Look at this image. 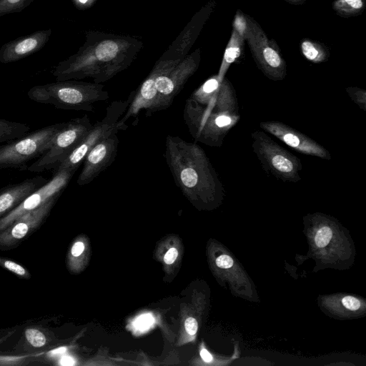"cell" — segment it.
<instances>
[{"label": "cell", "mask_w": 366, "mask_h": 366, "mask_svg": "<svg viewBox=\"0 0 366 366\" xmlns=\"http://www.w3.org/2000/svg\"><path fill=\"white\" fill-rule=\"evenodd\" d=\"M142 46L136 36L88 31L79 50L59 62L52 74L56 81L92 78L102 84L127 69Z\"/></svg>", "instance_id": "obj_1"}, {"label": "cell", "mask_w": 366, "mask_h": 366, "mask_svg": "<svg viewBox=\"0 0 366 366\" xmlns=\"http://www.w3.org/2000/svg\"><path fill=\"white\" fill-rule=\"evenodd\" d=\"M164 157L174 181L182 193L198 204L222 199L224 187L204 149L177 136L166 137Z\"/></svg>", "instance_id": "obj_2"}, {"label": "cell", "mask_w": 366, "mask_h": 366, "mask_svg": "<svg viewBox=\"0 0 366 366\" xmlns=\"http://www.w3.org/2000/svg\"><path fill=\"white\" fill-rule=\"evenodd\" d=\"M183 119L195 141L221 147L227 134L240 119L235 91L229 81L224 77L217 93L205 104L188 98Z\"/></svg>", "instance_id": "obj_3"}, {"label": "cell", "mask_w": 366, "mask_h": 366, "mask_svg": "<svg viewBox=\"0 0 366 366\" xmlns=\"http://www.w3.org/2000/svg\"><path fill=\"white\" fill-rule=\"evenodd\" d=\"M29 98L37 103L51 104L61 109L94 112V104L109 99L104 85L75 79L32 86L27 93Z\"/></svg>", "instance_id": "obj_4"}, {"label": "cell", "mask_w": 366, "mask_h": 366, "mask_svg": "<svg viewBox=\"0 0 366 366\" xmlns=\"http://www.w3.org/2000/svg\"><path fill=\"white\" fill-rule=\"evenodd\" d=\"M64 122L55 123L0 146V169L26 170L27 163L41 157L50 147Z\"/></svg>", "instance_id": "obj_5"}, {"label": "cell", "mask_w": 366, "mask_h": 366, "mask_svg": "<svg viewBox=\"0 0 366 366\" xmlns=\"http://www.w3.org/2000/svg\"><path fill=\"white\" fill-rule=\"evenodd\" d=\"M136 90L130 93L129 97L123 100L112 102L107 108L104 117L87 132L81 142L72 152L59 164L54 172L62 169L77 170L89 150L97 144L113 134L127 127L121 126L119 120L125 113L135 95Z\"/></svg>", "instance_id": "obj_6"}, {"label": "cell", "mask_w": 366, "mask_h": 366, "mask_svg": "<svg viewBox=\"0 0 366 366\" xmlns=\"http://www.w3.org/2000/svg\"><path fill=\"white\" fill-rule=\"evenodd\" d=\"M242 36L247 41L258 69L268 79L281 81L287 76V64L274 39H269L260 25L245 14Z\"/></svg>", "instance_id": "obj_7"}, {"label": "cell", "mask_w": 366, "mask_h": 366, "mask_svg": "<svg viewBox=\"0 0 366 366\" xmlns=\"http://www.w3.org/2000/svg\"><path fill=\"white\" fill-rule=\"evenodd\" d=\"M252 138L253 151L267 174L285 182H297L301 179L302 164L299 158L263 132L255 131Z\"/></svg>", "instance_id": "obj_8"}, {"label": "cell", "mask_w": 366, "mask_h": 366, "mask_svg": "<svg viewBox=\"0 0 366 366\" xmlns=\"http://www.w3.org/2000/svg\"><path fill=\"white\" fill-rule=\"evenodd\" d=\"M92 124L88 115L84 114L68 122L59 129L49 148L34 163L28 167L31 172H42L55 169L81 142Z\"/></svg>", "instance_id": "obj_9"}, {"label": "cell", "mask_w": 366, "mask_h": 366, "mask_svg": "<svg viewBox=\"0 0 366 366\" xmlns=\"http://www.w3.org/2000/svg\"><path fill=\"white\" fill-rule=\"evenodd\" d=\"M201 61V50L197 48L188 54L169 72L157 78L154 83L157 99L153 113L169 107L187 80L197 71Z\"/></svg>", "instance_id": "obj_10"}, {"label": "cell", "mask_w": 366, "mask_h": 366, "mask_svg": "<svg viewBox=\"0 0 366 366\" xmlns=\"http://www.w3.org/2000/svg\"><path fill=\"white\" fill-rule=\"evenodd\" d=\"M76 170L62 169L54 172L50 180L26 197L16 207L0 218V231L6 229L19 217L40 207L53 196L61 194Z\"/></svg>", "instance_id": "obj_11"}, {"label": "cell", "mask_w": 366, "mask_h": 366, "mask_svg": "<svg viewBox=\"0 0 366 366\" xmlns=\"http://www.w3.org/2000/svg\"><path fill=\"white\" fill-rule=\"evenodd\" d=\"M61 194L49 199L40 207L26 212L6 229L0 231V249H10L19 245L26 237L44 222Z\"/></svg>", "instance_id": "obj_12"}, {"label": "cell", "mask_w": 366, "mask_h": 366, "mask_svg": "<svg viewBox=\"0 0 366 366\" xmlns=\"http://www.w3.org/2000/svg\"><path fill=\"white\" fill-rule=\"evenodd\" d=\"M117 134H113L97 144L86 155L76 183L84 186L92 182L114 161L118 150Z\"/></svg>", "instance_id": "obj_13"}, {"label": "cell", "mask_w": 366, "mask_h": 366, "mask_svg": "<svg viewBox=\"0 0 366 366\" xmlns=\"http://www.w3.org/2000/svg\"><path fill=\"white\" fill-rule=\"evenodd\" d=\"M259 127L300 153L324 159H331L329 152L316 141L281 122H262Z\"/></svg>", "instance_id": "obj_14"}, {"label": "cell", "mask_w": 366, "mask_h": 366, "mask_svg": "<svg viewBox=\"0 0 366 366\" xmlns=\"http://www.w3.org/2000/svg\"><path fill=\"white\" fill-rule=\"evenodd\" d=\"M51 34V29H42L8 41L0 47V63H13L40 51Z\"/></svg>", "instance_id": "obj_15"}, {"label": "cell", "mask_w": 366, "mask_h": 366, "mask_svg": "<svg viewBox=\"0 0 366 366\" xmlns=\"http://www.w3.org/2000/svg\"><path fill=\"white\" fill-rule=\"evenodd\" d=\"M42 176H36L0 189V218L16 207L26 197L47 182Z\"/></svg>", "instance_id": "obj_16"}, {"label": "cell", "mask_w": 366, "mask_h": 366, "mask_svg": "<svg viewBox=\"0 0 366 366\" xmlns=\"http://www.w3.org/2000/svg\"><path fill=\"white\" fill-rule=\"evenodd\" d=\"M244 39L235 29H232L230 38L224 49L222 60L217 74L222 81L232 64L242 56L244 47Z\"/></svg>", "instance_id": "obj_17"}, {"label": "cell", "mask_w": 366, "mask_h": 366, "mask_svg": "<svg viewBox=\"0 0 366 366\" xmlns=\"http://www.w3.org/2000/svg\"><path fill=\"white\" fill-rule=\"evenodd\" d=\"M300 47L305 58L314 64L325 62L330 56V49L327 45L311 39H302Z\"/></svg>", "instance_id": "obj_18"}, {"label": "cell", "mask_w": 366, "mask_h": 366, "mask_svg": "<svg viewBox=\"0 0 366 366\" xmlns=\"http://www.w3.org/2000/svg\"><path fill=\"white\" fill-rule=\"evenodd\" d=\"M332 8L340 17H355L362 14L366 8V0H334Z\"/></svg>", "instance_id": "obj_19"}, {"label": "cell", "mask_w": 366, "mask_h": 366, "mask_svg": "<svg viewBox=\"0 0 366 366\" xmlns=\"http://www.w3.org/2000/svg\"><path fill=\"white\" fill-rule=\"evenodd\" d=\"M29 130L27 124L0 119V144L20 138Z\"/></svg>", "instance_id": "obj_20"}, {"label": "cell", "mask_w": 366, "mask_h": 366, "mask_svg": "<svg viewBox=\"0 0 366 366\" xmlns=\"http://www.w3.org/2000/svg\"><path fill=\"white\" fill-rule=\"evenodd\" d=\"M222 81L217 74L207 79L191 94L190 98L199 104H205L214 97L219 89Z\"/></svg>", "instance_id": "obj_21"}, {"label": "cell", "mask_w": 366, "mask_h": 366, "mask_svg": "<svg viewBox=\"0 0 366 366\" xmlns=\"http://www.w3.org/2000/svg\"><path fill=\"white\" fill-rule=\"evenodd\" d=\"M34 1V0H0V17L9 14L21 12Z\"/></svg>", "instance_id": "obj_22"}, {"label": "cell", "mask_w": 366, "mask_h": 366, "mask_svg": "<svg viewBox=\"0 0 366 366\" xmlns=\"http://www.w3.org/2000/svg\"><path fill=\"white\" fill-rule=\"evenodd\" d=\"M0 267L24 280H29L31 277L30 272L26 267L7 258L0 257Z\"/></svg>", "instance_id": "obj_23"}, {"label": "cell", "mask_w": 366, "mask_h": 366, "mask_svg": "<svg viewBox=\"0 0 366 366\" xmlns=\"http://www.w3.org/2000/svg\"><path fill=\"white\" fill-rule=\"evenodd\" d=\"M24 334L26 341L34 347H42L48 342L46 334L39 328L28 327L25 330Z\"/></svg>", "instance_id": "obj_24"}, {"label": "cell", "mask_w": 366, "mask_h": 366, "mask_svg": "<svg viewBox=\"0 0 366 366\" xmlns=\"http://www.w3.org/2000/svg\"><path fill=\"white\" fill-rule=\"evenodd\" d=\"M346 92L352 100L363 111H366V91L359 87H347Z\"/></svg>", "instance_id": "obj_25"}, {"label": "cell", "mask_w": 366, "mask_h": 366, "mask_svg": "<svg viewBox=\"0 0 366 366\" xmlns=\"http://www.w3.org/2000/svg\"><path fill=\"white\" fill-rule=\"evenodd\" d=\"M332 231L329 227H322L318 229L315 237V242L318 247H325L330 242Z\"/></svg>", "instance_id": "obj_26"}, {"label": "cell", "mask_w": 366, "mask_h": 366, "mask_svg": "<svg viewBox=\"0 0 366 366\" xmlns=\"http://www.w3.org/2000/svg\"><path fill=\"white\" fill-rule=\"evenodd\" d=\"M342 303L345 307L352 311L357 310L361 306L360 301L352 296L344 297Z\"/></svg>", "instance_id": "obj_27"}, {"label": "cell", "mask_w": 366, "mask_h": 366, "mask_svg": "<svg viewBox=\"0 0 366 366\" xmlns=\"http://www.w3.org/2000/svg\"><path fill=\"white\" fill-rule=\"evenodd\" d=\"M216 264L222 269H229L234 264L233 259L227 254H222L216 259Z\"/></svg>", "instance_id": "obj_28"}, {"label": "cell", "mask_w": 366, "mask_h": 366, "mask_svg": "<svg viewBox=\"0 0 366 366\" xmlns=\"http://www.w3.org/2000/svg\"><path fill=\"white\" fill-rule=\"evenodd\" d=\"M184 327L187 332L190 335H194L197 332L198 323L194 317H188L184 322Z\"/></svg>", "instance_id": "obj_29"}, {"label": "cell", "mask_w": 366, "mask_h": 366, "mask_svg": "<svg viewBox=\"0 0 366 366\" xmlns=\"http://www.w3.org/2000/svg\"><path fill=\"white\" fill-rule=\"evenodd\" d=\"M85 245L81 241H76L71 246L70 249V254L71 258H77L84 251Z\"/></svg>", "instance_id": "obj_30"}, {"label": "cell", "mask_w": 366, "mask_h": 366, "mask_svg": "<svg viewBox=\"0 0 366 366\" xmlns=\"http://www.w3.org/2000/svg\"><path fill=\"white\" fill-rule=\"evenodd\" d=\"M178 256V251L176 248H170L164 257V261L167 264H172Z\"/></svg>", "instance_id": "obj_31"}, {"label": "cell", "mask_w": 366, "mask_h": 366, "mask_svg": "<svg viewBox=\"0 0 366 366\" xmlns=\"http://www.w3.org/2000/svg\"><path fill=\"white\" fill-rule=\"evenodd\" d=\"M97 0H72L74 6L79 9H86L91 7Z\"/></svg>", "instance_id": "obj_32"}, {"label": "cell", "mask_w": 366, "mask_h": 366, "mask_svg": "<svg viewBox=\"0 0 366 366\" xmlns=\"http://www.w3.org/2000/svg\"><path fill=\"white\" fill-rule=\"evenodd\" d=\"M200 356L206 362H210L212 360V355L204 348L201 350Z\"/></svg>", "instance_id": "obj_33"}, {"label": "cell", "mask_w": 366, "mask_h": 366, "mask_svg": "<svg viewBox=\"0 0 366 366\" xmlns=\"http://www.w3.org/2000/svg\"><path fill=\"white\" fill-rule=\"evenodd\" d=\"M286 2L293 5L303 4L307 0H284Z\"/></svg>", "instance_id": "obj_34"}, {"label": "cell", "mask_w": 366, "mask_h": 366, "mask_svg": "<svg viewBox=\"0 0 366 366\" xmlns=\"http://www.w3.org/2000/svg\"><path fill=\"white\" fill-rule=\"evenodd\" d=\"M65 360H64V364H66V365H72L73 364V360L71 358H69V357H67V358H65L64 359Z\"/></svg>", "instance_id": "obj_35"}]
</instances>
